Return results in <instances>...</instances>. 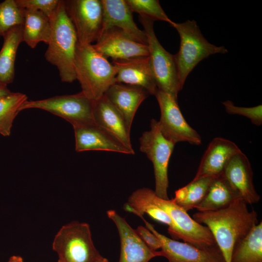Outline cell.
I'll use <instances>...</instances> for the list:
<instances>
[{
    "label": "cell",
    "mask_w": 262,
    "mask_h": 262,
    "mask_svg": "<svg viewBox=\"0 0 262 262\" xmlns=\"http://www.w3.org/2000/svg\"><path fill=\"white\" fill-rule=\"evenodd\" d=\"M193 218L208 228L226 262H230L235 244L258 224L256 212L249 211L247 204L241 197L218 210L196 212Z\"/></svg>",
    "instance_id": "cell-1"
},
{
    "label": "cell",
    "mask_w": 262,
    "mask_h": 262,
    "mask_svg": "<svg viewBox=\"0 0 262 262\" xmlns=\"http://www.w3.org/2000/svg\"><path fill=\"white\" fill-rule=\"evenodd\" d=\"M50 20L51 35L45 53V59L57 68L62 82L71 83L76 80L74 62L78 38L66 14L64 0H60Z\"/></svg>",
    "instance_id": "cell-2"
},
{
    "label": "cell",
    "mask_w": 262,
    "mask_h": 262,
    "mask_svg": "<svg viewBox=\"0 0 262 262\" xmlns=\"http://www.w3.org/2000/svg\"><path fill=\"white\" fill-rule=\"evenodd\" d=\"M76 79L81 92L96 100L116 82V69L107 58L98 52L92 45L77 43L74 62Z\"/></svg>",
    "instance_id": "cell-3"
},
{
    "label": "cell",
    "mask_w": 262,
    "mask_h": 262,
    "mask_svg": "<svg viewBox=\"0 0 262 262\" xmlns=\"http://www.w3.org/2000/svg\"><path fill=\"white\" fill-rule=\"evenodd\" d=\"M177 31L180 39V47L174 55L180 86L183 88L188 75L202 60L210 55L228 52L223 46L209 43L202 34L195 20L183 23L173 22L171 25Z\"/></svg>",
    "instance_id": "cell-4"
},
{
    "label": "cell",
    "mask_w": 262,
    "mask_h": 262,
    "mask_svg": "<svg viewBox=\"0 0 262 262\" xmlns=\"http://www.w3.org/2000/svg\"><path fill=\"white\" fill-rule=\"evenodd\" d=\"M135 191L143 198L154 204L169 215L176 228L174 240H182L184 242L201 248L217 246L208 228L196 222L186 211L171 199L161 198L156 195L154 191L148 188H140Z\"/></svg>",
    "instance_id": "cell-5"
},
{
    "label": "cell",
    "mask_w": 262,
    "mask_h": 262,
    "mask_svg": "<svg viewBox=\"0 0 262 262\" xmlns=\"http://www.w3.org/2000/svg\"><path fill=\"white\" fill-rule=\"evenodd\" d=\"M52 249L62 262H101L89 225L74 221L63 226L55 235Z\"/></svg>",
    "instance_id": "cell-6"
},
{
    "label": "cell",
    "mask_w": 262,
    "mask_h": 262,
    "mask_svg": "<svg viewBox=\"0 0 262 262\" xmlns=\"http://www.w3.org/2000/svg\"><path fill=\"white\" fill-rule=\"evenodd\" d=\"M147 36L151 68L158 90L178 101L180 86L174 55L167 51L158 41L153 28L154 20L139 16Z\"/></svg>",
    "instance_id": "cell-7"
},
{
    "label": "cell",
    "mask_w": 262,
    "mask_h": 262,
    "mask_svg": "<svg viewBox=\"0 0 262 262\" xmlns=\"http://www.w3.org/2000/svg\"><path fill=\"white\" fill-rule=\"evenodd\" d=\"M150 127L139 138L140 149L153 164L156 195L167 200L168 166L175 144L163 136L158 121L151 119Z\"/></svg>",
    "instance_id": "cell-8"
},
{
    "label": "cell",
    "mask_w": 262,
    "mask_h": 262,
    "mask_svg": "<svg viewBox=\"0 0 262 262\" xmlns=\"http://www.w3.org/2000/svg\"><path fill=\"white\" fill-rule=\"evenodd\" d=\"M93 102L81 92L74 95L56 96L46 99L26 100L20 111L39 109L59 116L73 127L96 124L93 117Z\"/></svg>",
    "instance_id": "cell-9"
},
{
    "label": "cell",
    "mask_w": 262,
    "mask_h": 262,
    "mask_svg": "<svg viewBox=\"0 0 262 262\" xmlns=\"http://www.w3.org/2000/svg\"><path fill=\"white\" fill-rule=\"evenodd\" d=\"M155 96L160 109L161 116L158 123L163 136L174 144L184 142L194 145H200L201 137L185 120L178 101L159 90Z\"/></svg>",
    "instance_id": "cell-10"
},
{
    "label": "cell",
    "mask_w": 262,
    "mask_h": 262,
    "mask_svg": "<svg viewBox=\"0 0 262 262\" xmlns=\"http://www.w3.org/2000/svg\"><path fill=\"white\" fill-rule=\"evenodd\" d=\"M64 1L66 14L76 31L78 42L92 45L101 33L103 18L101 0Z\"/></svg>",
    "instance_id": "cell-11"
},
{
    "label": "cell",
    "mask_w": 262,
    "mask_h": 262,
    "mask_svg": "<svg viewBox=\"0 0 262 262\" xmlns=\"http://www.w3.org/2000/svg\"><path fill=\"white\" fill-rule=\"evenodd\" d=\"M146 228L154 234L161 244V256L169 262H226L222 253L217 246L201 248L185 242L170 239L157 231L144 217L141 218Z\"/></svg>",
    "instance_id": "cell-12"
},
{
    "label": "cell",
    "mask_w": 262,
    "mask_h": 262,
    "mask_svg": "<svg viewBox=\"0 0 262 262\" xmlns=\"http://www.w3.org/2000/svg\"><path fill=\"white\" fill-rule=\"evenodd\" d=\"M94 48L106 58L113 61L147 56V45L142 44L123 31L111 28L101 32L92 45Z\"/></svg>",
    "instance_id": "cell-13"
},
{
    "label": "cell",
    "mask_w": 262,
    "mask_h": 262,
    "mask_svg": "<svg viewBox=\"0 0 262 262\" xmlns=\"http://www.w3.org/2000/svg\"><path fill=\"white\" fill-rule=\"evenodd\" d=\"M108 217L116 226L120 241V255L118 262H148L161 256V251H153L143 242L125 219L113 210L107 212Z\"/></svg>",
    "instance_id": "cell-14"
},
{
    "label": "cell",
    "mask_w": 262,
    "mask_h": 262,
    "mask_svg": "<svg viewBox=\"0 0 262 262\" xmlns=\"http://www.w3.org/2000/svg\"><path fill=\"white\" fill-rule=\"evenodd\" d=\"M221 175L247 204L260 199L253 181V171L246 156L242 151L229 160Z\"/></svg>",
    "instance_id": "cell-15"
},
{
    "label": "cell",
    "mask_w": 262,
    "mask_h": 262,
    "mask_svg": "<svg viewBox=\"0 0 262 262\" xmlns=\"http://www.w3.org/2000/svg\"><path fill=\"white\" fill-rule=\"evenodd\" d=\"M117 83L137 86L155 96L158 88L151 68L148 56L113 61Z\"/></svg>",
    "instance_id": "cell-16"
},
{
    "label": "cell",
    "mask_w": 262,
    "mask_h": 262,
    "mask_svg": "<svg viewBox=\"0 0 262 262\" xmlns=\"http://www.w3.org/2000/svg\"><path fill=\"white\" fill-rule=\"evenodd\" d=\"M93 113L96 125L135 153L131 141V131L121 114L104 95L94 100Z\"/></svg>",
    "instance_id": "cell-17"
},
{
    "label": "cell",
    "mask_w": 262,
    "mask_h": 262,
    "mask_svg": "<svg viewBox=\"0 0 262 262\" xmlns=\"http://www.w3.org/2000/svg\"><path fill=\"white\" fill-rule=\"evenodd\" d=\"M241 151L237 145L229 140L222 137L213 138L208 145L193 179L221 175L231 158Z\"/></svg>",
    "instance_id": "cell-18"
},
{
    "label": "cell",
    "mask_w": 262,
    "mask_h": 262,
    "mask_svg": "<svg viewBox=\"0 0 262 262\" xmlns=\"http://www.w3.org/2000/svg\"><path fill=\"white\" fill-rule=\"evenodd\" d=\"M101 1L103 9L101 33L111 28H117L130 35L137 41L147 45L145 33L139 29L134 21L132 12L126 0Z\"/></svg>",
    "instance_id": "cell-19"
},
{
    "label": "cell",
    "mask_w": 262,
    "mask_h": 262,
    "mask_svg": "<svg viewBox=\"0 0 262 262\" xmlns=\"http://www.w3.org/2000/svg\"><path fill=\"white\" fill-rule=\"evenodd\" d=\"M149 95L146 90L141 87L115 82L108 88L104 95L119 112L131 131L138 108Z\"/></svg>",
    "instance_id": "cell-20"
},
{
    "label": "cell",
    "mask_w": 262,
    "mask_h": 262,
    "mask_svg": "<svg viewBox=\"0 0 262 262\" xmlns=\"http://www.w3.org/2000/svg\"><path fill=\"white\" fill-rule=\"evenodd\" d=\"M73 129L77 152L102 150L134 154L96 124L76 126Z\"/></svg>",
    "instance_id": "cell-21"
},
{
    "label": "cell",
    "mask_w": 262,
    "mask_h": 262,
    "mask_svg": "<svg viewBox=\"0 0 262 262\" xmlns=\"http://www.w3.org/2000/svg\"><path fill=\"white\" fill-rule=\"evenodd\" d=\"M23 9V21L22 26L23 42L34 49L40 42L47 45L51 35L50 19L38 11Z\"/></svg>",
    "instance_id": "cell-22"
},
{
    "label": "cell",
    "mask_w": 262,
    "mask_h": 262,
    "mask_svg": "<svg viewBox=\"0 0 262 262\" xmlns=\"http://www.w3.org/2000/svg\"><path fill=\"white\" fill-rule=\"evenodd\" d=\"M2 37L3 43L0 50V83L7 85L14 80L16 55L23 42L21 25L14 27Z\"/></svg>",
    "instance_id": "cell-23"
},
{
    "label": "cell",
    "mask_w": 262,
    "mask_h": 262,
    "mask_svg": "<svg viewBox=\"0 0 262 262\" xmlns=\"http://www.w3.org/2000/svg\"><path fill=\"white\" fill-rule=\"evenodd\" d=\"M239 197L227 180L220 175L213 178L206 195L195 209L198 212L218 210Z\"/></svg>",
    "instance_id": "cell-24"
},
{
    "label": "cell",
    "mask_w": 262,
    "mask_h": 262,
    "mask_svg": "<svg viewBox=\"0 0 262 262\" xmlns=\"http://www.w3.org/2000/svg\"><path fill=\"white\" fill-rule=\"evenodd\" d=\"M230 262H262V222L233 247Z\"/></svg>",
    "instance_id": "cell-25"
},
{
    "label": "cell",
    "mask_w": 262,
    "mask_h": 262,
    "mask_svg": "<svg viewBox=\"0 0 262 262\" xmlns=\"http://www.w3.org/2000/svg\"><path fill=\"white\" fill-rule=\"evenodd\" d=\"M215 177H203L193 179L178 189L171 200L186 212L194 209L203 200Z\"/></svg>",
    "instance_id": "cell-26"
},
{
    "label": "cell",
    "mask_w": 262,
    "mask_h": 262,
    "mask_svg": "<svg viewBox=\"0 0 262 262\" xmlns=\"http://www.w3.org/2000/svg\"><path fill=\"white\" fill-rule=\"evenodd\" d=\"M124 207L126 211L140 217L147 213L154 220L167 225L168 232L172 238H174L176 228L169 215L154 204L143 198L135 191L129 196Z\"/></svg>",
    "instance_id": "cell-27"
},
{
    "label": "cell",
    "mask_w": 262,
    "mask_h": 262,
    "mask_svg": "<svg viewBox=\"0 0 262 262\" xmlns=\"http://www.w3.org/2000/svg\"><path fill=\"white\" fill-rule=\"evenodd\" d=\"M27 98L26 95L20 92H11L0 97V135L5 137L10 135L14 120Z\"/></svg>",
    "instance_id": "cell-28"
},
{
    "label": "cell",
    "mask_w": 262,
    "mask_h": 262,
    "mask_svg": "<svg viewBox=\"0 0 262 262\" xmlns=\"http://www.w3.org/2000/svg\"><path fill=\"white\" fill-rule=\"evenodd\" d=\"M23 21V9L15 0L0 2V38L14 27L22 25Z\"/></svg>",
    "instance_id": "cell-29"
},
{
    "label": "cell",
    "mask_w": 262,
    "mask_h": 262,
    "mask_svg": "<svg viewBox=\"0 0 262 262\" xmlns=\"http://www.w3.org/2000/svg\"><path fill=\"white\" fill-rule=\"evenodd\" d=\"M131 11L155 20H161L169 23L171 26L174 21L166 15L158 0H126Z\"/></svg>",
    "instance_id": "cell-30"
},
{
    "label": "cell",
    "mask_w": 262,
    "mask_h": 262,
    "mask_svg": "<svg viewBox=\"0 0 262 262\" xmlns=\"http://www.w3.org/2000/svg\"><path fill=\"white\" fill-rule=\"evenodd\" d=\"M227 113L230 115H237L249 119L252 124L257 126L262 124V104L252 107H243L235 106L230 100L222 103Z\"/></svg>",
    "instance_id": "cell-31"
},
{
    "label": "cell",
    "mask_w": 262,
    "mask_h": 262,
    "mask_svg": "<svg viewBox=\"0 0 262 262\" xmlns=\"http://www.w3.org/2000/svg\"><path fill=\"white\" fill-rule=\"evenodd\" d=\"M20 8L41 12L50 19L54 15L60 0H15Z\"/></svg>",
    "instance_id": "cell-32"
},
{
    "label": "cell",
    "mask_w": 262,
    "mask_h": 262,
    "mask_svg": "<svg viewBox=\"0 0 262 262\" xmlns=\"http://www.w3.org/2000/svg\"><path fill=\"white\" fill-rule=\"evenodd\" d=\"M135 230L138 236L149 248L153 251H157L158 249L161 248V244L160 240L147 228L139 226Z\"/></svg>",
    "instance_id": "cell-33"
},
{
    "label": "cell",
    "mask_w": 262,
    "mask_h": 262,
    "mask_svg": "<svg viewBox=\"0 0 262 262\" xmlns=\"http://www.w3.org/2000/svg\"><path fill=\"white\" fill-rule=\"evenodd\" d=\"M11 92L7 88V85L0 83V97L10 94Z\"/></svg>",
    "instance_id": "cell-34"
},
{
    "label": "cell",
    "mask_w": 262,
    "mask_h": 262,
    "mask_svg": "<svg viewBox=\"0 0 262 262\" xmlns=\"http://www.w3.org/2000/svg\"><path fill=\"white\" fill-rule=\"evenodd\" d=\"M8 262H23V259L19 256H11Z\"/></svg>",
    "instance_id": "cell-35"
},
{
    "label": "cell",
    "mask_w": 262,
    "mask_h": 262,
    "mask_svg": "<svg viewBox=\"0 0 262 262\" xmlns=\"http://www.w3.org/2000/svg\"><path fill=\"white\" fill-rule=\"evenodd\" d=\"M101 262H109V261L107 259L104 258V259Z\"/></svg>",
    "instance_id": "cell-36"
},
{
    "label": "cell",
    "mask_w": 262,
    "mask_h": 262,
    "mask_svg": "<svg viewBox=\"0 0 262 262\" xmlns=\"http://www.w3.org/2000/svg\"><path fill=\"white\" fill-rule=\"evenodd\" d=\"M58 262H62L58 260Z\"/></svg>",
    "instance_id": "cell-37"
}]
</instances>
